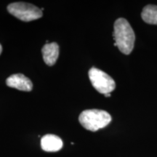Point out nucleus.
<instances>
[{"mask_svg":"<svg viewBox=\"0 0 157 157\" xmlns=\"http://www.w3.org/2000/svg\"><path fill=\"white\" fill-rule=\"evenodd\" d=\"M141 17L145 23L157 25V6L148 5L143 9Z\"/></svg>","mask_w":157,"mask_h":157,"instance_id":"obj_8","label":"nucleus"},{"mask_svg":"<svg viewBox=\"0 0 157 157\" xmlns=\"http://www.w3.org/2000/svg\"><path fill=\"white\" fill-rule=\"evenodd\" d=\"M63 143L58 136L52 134L44 135L41 139V147L47 152H56L63 148Z\"/></svg>","mask_w":157,"mask_h":157,"instance_id":"obj_6","label":"nucleus"},{"mask_svg":"<svg viewBox=\"0 0 157 157\" xmlns=\"http://www.w3.org/2000/svg\"><path fill=\"white\" fill-rule=\"evenodd\" d=\"M2 52V45L0 44V55H1Z\"/></svg>","mask_w":157,"mask_h":157,"instance_id":"obj_9","label":"nucleus"},{"mask_svg":"<svg viewBox=\"0 0 157 157\" xmlns=\"http://www.w3.org/2000/svg\"><path fill=\"white\" fill-rule=\"evenodd\" d=\"M105 96V97H110L111 96V93H108V94H105V95H104Z\"/></svg>","mask_w":157,"mask_h":157,"instance_id":"obj_10","label":"nucleus"},{"mask_svg":"<svg viewBox=\"0 0 157 157\" xmlns=\"http://www.w3.org/2000/svg\"><path fill=\"white\" fill-rule=\"evenodd\" d=\"M43 60L49 66H52L56 63L59 56V46L56 42L48 43L42 50Z\"/></svg>","mask_w":157,"mask_h":157,"instance_id":"obj_7","label":"nucleus"},{"mask_svg":"<svg viewBox=\"0 0 157 157\" xmlns=\"http://www.w3.org/2000/svg\"><path fill=\"white\" fill-rule=\"evenodd\" d=\"M89 78L94 88L100 93L105 94L111 93L116 88V83L114 80L109 74L93 67L89 71Z\"/></svg>","mask_w":157,"mask_h":157,"instance_id":"obj_4","label":"nucleus"},{"mask_svg":"<svg viewBox=\"0 0 157 157\" xmlns=\"http://www.w3.org/2000/svg\"><path fill=\"white\" fill-rule=\"evenodd\" d=\"M6 84L21 91L30 92L33 89L32 82L22 74H13L9 76L6 80Z\"/></svg>","mask_w":157,"mask_h":157,"instance_id":"obj_5","label":"nucleus"},{"mask_svg":"<svg viewBox=\"0 0 157 157\" xmlns=\"http://www.w3.org/2000/svg\"><path fill=\"white\" fill-rule=\"evenodd\" d=\"M7 11L24 22L34 21L42 16V10L35 5L26 2H14L7 6Z\"/></svg>","mask_w":157,"mask_h":157,"instance_id":"obj_3","label":"nucleus"},{"mask_svg":"<svg viewBox=\"0 0 157 157\" xmlns=\"http://www.w3.org/2000/svg\"><path fill=\"white\" fill-rule=\"evenodd\" d=\"M78 121L84 128L92 132L104 128L111 121V117L107 111L99 109H88L82 111Z\"/></svg>","mask_w":157,"mask_h":157,"instance_id":"obj_2","label":"nucleus"},{"mask_svg":"<svg viewBox=\"0 0 157 157\" xmlns=\"http://www.w3.org/2000/svg\"><path fill=\"white\" fill-rule=\"evenodd\" d=\"M113 29L114 46H117L123 54H130L134 48L135 40L132 26L126 19L120 17L115 21Z\"/></svg>","mask_w":157,"mask_h":157,"instance_id":"obj_1","label":"nucleus"}]
</instances>
